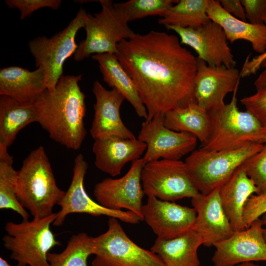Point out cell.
Wrapping results in <instances>:
<instances>
[{
  "instance_id": "6da1fadb",
  "label": "cell",
  "mask_w": 266,
  "mask_h": 266,
  "mask_svg": "<svg viewBox=\"0 0 266 266\" xmlns=\"http://www.w3.org/2000/svg\"><path fill=\"white\" fill-rule=\"evenodd\" d=\"M117 48V57L147 110L146 121L196 102L193 88L197 58L177 36L154 30L134 33Z\"/></svg>"
},
{
  "instance_id": "7a4b0ae2",
  "label": "cell",
  "mask_w": 266,
  "mask_h": 266,
  "mask_svg": "<svg viewBox=\"0 0 266 266\" xmlns=\"http://www.w3.org/2000/svg\"><path fill=\"white\" fill-rule=\"evenodd\" d=\"M81 79V74L63 75L54 91L46 89L34 102L36 122L52 139L74 150L80 149L87 134L85 95L79 86Z\"/></svg>"
},
{
  "instance_id": "3957f363",
  "label": "cell",
  "mask_w": 266,
  "mask_h": 266,
  "mask_svg": "<svg viewBox=\"0 0 266 266\" xmlns=\"http://www.w3.org/2000/svg\"><path fill=\"white\" fill-rule=\"evenodd\" d=\"M16 192L22 206L35 218L53 214L66 192L57 185L43 146L32 151L17 172Z\"/></svg>"
},
{
  "instance_id": "277c9868",
  "label": "cell",
  "mask_w": 266,
  "mask_h": 266,
  "mask_svg": "<svg viewBox=\"0 0 266 266\" xmlns=\"http://www.w3.org/2000/svg\"><path fill=\"white\" fill-rule=\"evenodd\" d=\"M238 86L229 103L208 111L211 131L207 142L201 148L221 151L237 149L251 143L264 144L266 133L260 123L250 112L240 111L237 107Z\"/></svg>"
},
{
  "instance_id": "5b68a950",
  "label": "cell",
  "mask_w": 266,
  "mask_h": 266,
  "mask_svg": "<svg viewBox=\"0 0 266 266\" xmlns=\"http://www.w3.org/2000/svg\"><path fill=\"white\" fill-rule=\"evenodd\" d=\"M56 218L54 213L44 218L5 223L3 246L10 251V258L17 262L16 266H50L48 253L61 245L50 229Z\"/></svg>"
},
{
  "instance_id": "8992f818",
  "label": "cell",
  "mask_w": 266,
  "mask_h": 266,
  "mask_svg": "<svg viewBox=\"0 0 266 266\" xmlns=\"http://www.w3.org/2000/svg\"><path fill=\"white\" fill-rule=\"evenodd\" d=\"M264 144L251 143L233 150H195L186 158L189 176L199 192L206 195L220 187L248 158L259 152Z\"/></svg>"
},
{
  "instance_id": "52a82bcc",
  "label": "cell",
  "mask_w": 266,
  "mask_h": 266,
  "mask_svg": "<svg viewBox=\"0 0 266 266\" xmlns=\"http://www.w3.org/2000/svg\"><path fill=\"white\" fill-rule=\"evenodd\" d=\"M100 12L87 13L84 29L86 36L78 45L74 59L79 62L91 55L102 53L117 54V46L134 33L115 8L112 0H100Z\"/></svg>"
},
{
  "instance_id": "ba28073f",
  "label": "cell",
  "mask_w": 266,
  "mask_h": 266,
  "mask_svg": "<svg viewBox=\"0 0 266 266\" xmlns=\"http://www.w3.org/2000/svg\"><path fill=\"white\" fill-rule=\"evenodd\" d=\"M86 10L80 8L75 17L62 31L51 37L38 36L29 42V48L35 60L36 67L45 72V82L49 92L54 91L63 76V66L66 60L74 55L78 48L75 36L78 31L85 27Z\"/></svg>"
},
{
  "instance_id": "9c48e42d",
  "label": "cell",
  "mask_w": 266,
  "mask_h": 266,
  "mask_svg": "<svg viewBox=\"0 0 266 266\" xmlns=\"http://www.w3.org/2000/svg\"><path fill=\"white\" fill-rule=\"evenodd\" d=\"M118 220L109 217L107 230L92 237V266H165L157 254L133 242Z\"/></svg>"
},
{
  "instance_id": "30bf717a",
  "label": "cell",
  "mask_w": 266,
  "mask_h": 266,
  "mask_svg": "<svg viewBox=\"0 0 266 266\" xmlns=\"http://www.w3.org/2000/svg\"><path fill=\"white\" fill-rule=\"evenodd\" d=\"M141 180L145 195L162 200L174 202L200 194L185 162L180 160L160 159L146 163L141 170Z\"/></svg>"
},
{
  "instance_id": "8fae6325",
  "label": "cell",
  "mask_w": 266,
  "mask_h": 266,
  "mask_svg": "<svg viewBox=\"0 0 266 266\" xmlns=\"http://www.w3.org/2000/svg\"><path fill=\"white\" fill-rule=\"evenodd\" d=\"M88 168V164L83 155L78 154L74 160L71 183L58 204L61 209L56 213V218L53 225L55 226L62 225L66 216L72 213L88 214L95 217L104 215L131 224L139 223L140 219L133 212L106 208L89 197L84 187Z\"/></svg>"
},
{
  "instance_id": "7c38bea8",
  "label": "cell",
  "mask_w": 266,
  "mask_h": 266,
  "mask_svg": "<svg viewBox=\"0 0 266 266\" xmlns=\"http://www.w3.org/2000/svg\"><path fill=\"white\" fill-rule=\"evenodd\" d=\"M145 164L142 158L136 160L123 176L107 178L97 183L94 195L97 202L111 210L127 209L143 221L142 200L145 194L141 172Z\"/></svg>"
},
{
  "instance_id": "4fadbf2b",
  "label": "cell",
  "mask_w": 266,
  "mask_h": 266,
  "mask_svg": "<svg viewBox=\"0 0 266 266\" xmlns=\"http://www.w3.org/2000/svg\"><path fill=\"white\" fill-rule=\"evenodd\" d=\"M137 139L147 145L142 157L145 163L160 159L180 160L195 150L198 139L191 133L167 128L162 115L143 122Z\"/></svg>"
},
{
  "instance_id": "5bb4252c",
  "label": "cell",
  "mask_w": 266,
  "mask_h": 266,
  "mask_svg": "<svg viewBox=\"0 0 266 266\" xmlns=\"http://www.w3.org/2000/svg\"><path fill=\"white\" fill-rule=\"evenodd\" d=\"M166 28L177 33L181 44L192 47L198 55V58L208 66L234 67L236 61L222 27L210 20L197 28H182L167 26Z\"/></svg>"
},
{
  "instance_id": "9a60e30c",
  "label": "cell",
  "mask_w": 266,
  "mask_h": 266,
  "mask_svg": "<svg viewBox=\"0 0 266 266\" xmlns=\"http://www.w3.org/2000/svg\"><path fill=\"white\" fill-rule=\"evenodd\" d=\"M197 60L193 88L195 100L207 111L219 108L225 104L226 96L239 85L240 71L234 67L212 66Z\"/></svg>"
},
{
  "instance_id": "2e32d148",
  "label": "cell",
  "mask_w": 266,
  "mask_h": 266,
  "mask_svg": "<svg viewBox=\"0 0 266 266\" xmlns=\"http://www.w3.org/2000/svg\"><path fill=\"white\" fill-rule=\"evenodd\" d=\"M261 219L247 229L234 232L228 238L216 243L212 258L214 266H235L254 261H266V243Z\"/></svg>"
},
{
  "instance_id": "e0dca14e",
  "label": "cell",
  "mask_w": 266,
  "mask_h": 266,
  "mask_svg": "<svg viewBox=\"0 0 266 266\" xmlns=\"http://www.w3.org/2000/svg\"><path fill=\"white\" fill-rule=\"evenodd\" d=\"M142 212L143 220L157 238L164 239L177 237L193 230L197 216L193 207L153 197H148Z\"/></svg>"
},
{
  "instance_id": "ac0fdd59",
  "label": "cell",
  "mask_w": 266,
  "mask_h": 266,
  "mask_svg": "<svg viewBox=\"0 0 266 266\" xmlns=\"http://www.w3.org/2000/svg\"><path fill=\"white\" fill-rule=\"evenodd\" d=\"M92 91L96 99L90 129L92 138L94 140L109 136L135 138L120 116V107L125 100L124 96L115 88L107 90L98 80L94 82Z\"/></svg>"
},
{
  "instance_id": "d6986e66",
  "label": "cell",
  "mask_w": 266,
  "mask_h": 266,
  "mask_svg": "<svg viewBox=\"0 0 266 266\" xmlns=\"http://www.w3.org/2000/svg\"><path fill=\"white\" fill-rule=\"evenodd\" d=\"M219 188L210 194H200L191 199L197 213L193 230L201 237L204 246L209 247L224 240L234 232L221 202Z\"/></svg>"
},
{
  "instance_id": "ffe728a7",
  "label": "cell",
  "mask_w": 266,
  "mask_h": 266,
  "mask_svg": "<svg viewBox=\"0 0 266 266\" xmlns=\"http://www.w3.org/2000/svg\"><path fill=\"white\" fill-rule=\"evenodd\" d=\"M146 144L138 139L109 136L95 139L92 150L95 165L100 171L115 177L124 166L139 159L145 152Z\"/></svg>"
},
{
  "instance_id": "44dd1931",
  "label": "cell",
  "mask_w": 266,
  "mask_h": 266,
  "mask_svg": "<svg viewBox=\"0 0 266 266\" xmlns=\"http://www.w3.org/2000/svg\"><path fill=\"white\" fill-rule=\"evenodd\" d=\"M47 89L45 72L41 67L30 71L18 66L0 69V95L22 102H34Z\"/></svg>"
},
{
  "instance_id": "7402d4cb",
  "label": "cell",
  "mask_w": 266,
  "mask_h": 266,
  "mask_svg": "<svg viewBox=\"0 0 266 266\" xmlns=\"http://www.w3.org/2000/svg\"><path fill=\"white\" fill-rule=\"evenodd\" d=\"M222 206L234 232L246 229L243 220L245 204L258 189L253 181L240 166L224 184L219 187Z\"/></svg>"
},
{
  "instance_id": "603a6c76",
  "label": "cell",
  "mask_w": 266,
  "mask_h": 266,
  "mask_svg": "<svg viewBox=\"0 0 266 266\" xmlns=\"http://www.w3.org/2000/svg\"><path fill=\"white\" fill-rule=\"evenodd\" d=\"M36 121L34 102H22L8 96H0V159L11 156L7 148L14 141L19 132Z\"/></svg>"
},
{
  "instance_id": "cb8c5ba5",
  "label": "cell",
  "mask_w": 266,
  "mask_h": 266,
  "mask_svg": "<svg viewBox=\"0 0 266 266\" xmlns=\"http://www.w3.org/2000/svg\"><path fill=\"white\" fill-rule=\"evenodd\" d=\"M207 15L223 29L231 43L238 40L249 41L253 49L260 54L266 51V25H254L238 19L227 12L219 0H209Z\"/></svg>"
},
{
  "instance_id": "d4e9b609",
  "label": "cell",
  "mask_w": 266,
  "mask_h": 266,
  "mask_svg": "<svg viewBox=\"0 0 266 266\" xmlns=\"http://www.w3.org/2000/svg\"><path fill=\"white\" fill-rule=\"evenodd\" d=\"M203 244L201 237L192 230L170 239L157 238L150 250L165 266H200L198 250Z\"/></svg>"
},
{
  "instance_id": "484cf974",
  "label": "cell",
  "mask_w": 266,
  "mask_h": 266,
  "mask_svg": "<svg viewBox=\"0 0 266 266\" xmlns=\"http://www.w3.org/2000/svg\"><path fill=\"white\" fill-rule=\"evenodd\" d=\"M92 58L99 63L104 82L120 92L133 107L137 116L146 120L148 117L147 110L135 84L120 64L116 55L97 54L92 55Z\"/></svg>"
},
{
  "instance_id": "4316f807",
  "label": "cell",
  "mask_w": 266,
  "mask_h": 266,
  "mask_svg": "<svg viewBox=\"0 0 266 266\" xmlns=\"http://www.w3.org/2000/svg\"><path fill=\"white\" fill-rule=\"evenodd\" d=\"M164 123L171 130L194 135L202 145L207 142L211 131L209 112L196 102L167 111L164 115Z\"/></svg>"
},
{
  "instance_id": "83f0119b",
  "label": "cell",
  "mask_w": 266,
  "mask_h": 266,
  "mask_svg": "<svg viewBox=\"0 0 266 266\" xmlns=\"http://www.w3.org/2000/svg\"><path fill=\"white\" fill-rule=\"evenodd\" d=\"M209 0H180L170 7L158 20L165 27L197 28L206 23Z\"/></svg>"
},
{
  "instance_id": "f1b7e54d",
  "label": "cell",
  "mask_w": 266,
  "mask_h": 266,
  "mask_svg": "<svg viewBox=\"0 0 266 266\" xmlns=\"http://www.w3.org/2000/svg\"><path fill=\"white\" fill-rule=\"evenodd\" d=\"M91 255H94L92 236L81 232L72 235L61 252H49L47 260L50 266H88Z\"/></svg>"
},
{
  "instance_id": "f546056e",
  "label": "cell",
  "mask_w": 266,
  "mask_h": 266,
  "mask_svg": "<svg viewBox=\"0 0 266 266\" xmlns=\"http://www.w3.org/2000/svg\"><path fill=\"white\" fill-rule=\"evenodd\" d=\"M13 159L0 160V209H10L23 220H28L29 214L22 206L16 192L17 172L12 166Z\"/></svg>"
},
{
  "instance_id": "4dcf8cb0",
  "label": "cell",
  "mask_w": 266,
  "mask_h": 266,
  "mask_svg": "<svg viewBox=\"0 0 266 266\" xmlns=\"http://www.w3.org/2000/svg\"><path fill=\"white\" fill-rule=\"evenodd\" d=\"M178 0H130L114 3V6L128 22L147 16L161 17Z\"/></svg>"
},
{
  "instance_id": "1f68e13d",
  "label": "cell",
  "mask_w": 266,
  "mask_h": 266,
  "mask_svg": "<svg viewBox=\"0 0 266 266\" xmlns=\"http://www.w3.org/2000/svg\"><path fill=\"white\" fill-rule=\"evenodd\" d=\"M240 167L253 181L258 194L266 193V144L259 152L247 159Z\"/></svg>"
},
{
  "instance_id": "d6a6232c",
  "label": "cell",
  "mask_w": 266,
  "mask_h": 266,
  "mask_svg": "<svg viewBox=\"0 0 266 266\" xmlns=\"http://www.w3.org/2000/svg\"><path fill=\"white\" fill-rule=\"evenodd\" d=\"M240 102L257 119L266 133V86L257 89L254 95L243 98Z\"/></svg>"
},
{
  "instance_id": "836d02e7",
  "label": "cell",
  "mask_w": 266,
  "mask_h": 266,
  "mask_svg": "<svg viewBox=\"0 0 266 266\" xmlns=\"http://www.w3.org/2000/svg\"><path fill=\"white\" fill-rule=\"evenodd\" d=\"M9 8H17L20 10L21 20L30 16L34 11L42 8L57 10L60 7L61 0H6Z\"/></svg>"
},
{
  "instance_id": "e575fe53",
  "label": "cell",
  "mask_w": 266,
  "mask_h": 266,
  "mask_svg": "<svg viewBox=\"0 0 266 266\" xmlns=\"http://www.w3.org/2000/svg\"><path fill=\"white\" fill-rule=\"evenodd\" d=\"M266 213V193L252 195L247 200L243 211V220L246 228Z\"/></svg>"
},
{
  "instance_id": "d590c367",
  "label": "cell",
  "mask_w": 266,
  "mask_h": 266,
  "mask_svg": "<svg viewBox=\"0 0 266 266\" xmlns=\"http://www.w3.org/2000/svg\"><path fill=\"white\" fill-rule=\"evenodd\" d=\"M248 56L245 61L240 74L241 77H245L251 74H255L260 67L265 69L259 75L254 82V85L258 89L266 86V51L250 60Z\"/></svg>"
},
{
  "instance_id": "8d00e7d4",
  "label": "cell",
  "mask_w": 266,
  "mask_h": 266,
  "mask_svg": "<svg viewBox=\"0 0 266 266\" xmlns=\"http://www.w3.org/2000/svg\"><path fill=\"white\" fill-rule=\"evenodd\" d=\"M249 23L254 25L264 24L266 14V0H240Z\"/></svg>"
},
{
  "instance_id": "74e56055",
  "label": "cell",
  "mask_w": 266,
  "mask_h": 266,
  "mask_svg": "<svg viewBox=\"0 0 266 266\" xmlns=\"http://www.w3.org/2000/svg\"><path fill=\"white\" fill-rule=\"evenodd\" d=\"M219 1L227 12L238 19L246 21L245 10L240 0H220Z\"/></svg>"
},
{
  "instance_id": "f35d334b",
  "label": "cell",
  "mask_w": 266,
  "mask_h": 266,
  "mask_svg": "<svg viewBox=\"0 0 266 266\" xmlns=\"http://www.w3.org/2000/svg\"><path fill=\"white\" fill-rule=\"evenodd\" d=\"M261 220L263 225V237L266 243V213L262 215Z\"/></svg>"
},
{
  "instance_id": "ab89813d",
  "label": "cell",
  "mask_w": 266,
  "mask_h": 266,
  "mask_svg": "<svg viewBox=\"0 0 266 266\" xmlns=\"http://www.w3.org/2000/svg\"><path fill=\"white\" fill-rule=\"evenodd\" d=\"M235 266H260L257 264H255L253 262H247V263H243L242 264H240Z\"/></svg>"
},
{
  "instance_id": "60d3db41",
  "label": "cell",
  "mask_w": 266,
  "mask_h": 266,
  "mask_svg": "<svg viewBox=\"0 0 266 266\" xmlns=\"http://www.w3.org/2000/svg\"><path fill=\"white\" fill-rule=\"evenodd\" d=\"M0 266H12L3 258L0 257Z\"/></svg>"
},
{
  "instance_id": "b9f144b4",
  "label": "cell",
  "mask_w": 266,
  "mask_h": 266,
  "mask_svg": "<svg viewBox=\"0 0 266 266\" xmlns=\"http://www.w3.org/2000/svg\"><path fill=\"white\" fill-rule=\"evenodd\" d=\"M264 22L265 25H266V14L265 15L264 17Z\"/></svg>"
},
{
  "instance_id": "7bdbcfd3",
  "label": "cell",
  "mask_w": 266,
  "mask_h": 266,
  "mask_svg": "<svg viewBox=\"0 0 266 266\" xmlns=\"http://www.w3.org/2000/svg\"><path fill=\"white\" fill-rule=\"evenodd\" d=\"M266 144V139H265V141H264V144Z\"/></svg>"
}]
</instances>
